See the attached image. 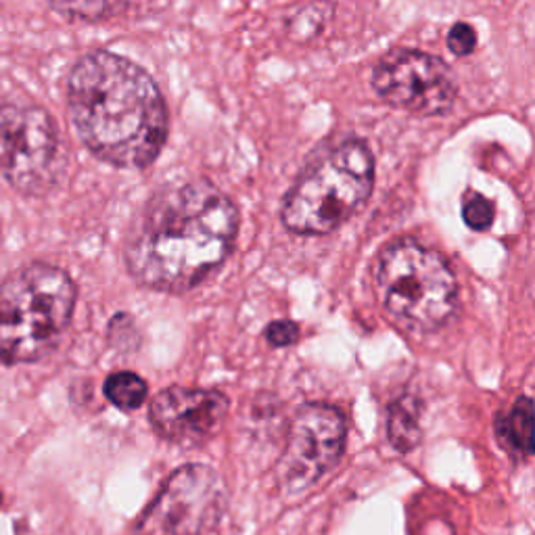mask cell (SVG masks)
I'll use <instances>...</instances> for the list:
<instances>
[{
  "instance_id": "1",
  "label": "cell",
  "mask_w": 535,
  "mask_h": 535,
  "mask_svg": "<svg viewBox=\"0 0 535 535\" xmlns=\"http://www.w3.org/2000/svg\"><path fill=\"white\" fill-rule=\"evenodd\" d=\"M239 224L237 205L214 182L164 184L134 216L124 239V264L145 289L186 293L224 266Z\"/></svg>"
},
{
  "instance_id": "2",
  "label": "cell",
  "mask_w": 535,
  "mask_h": 535,
  "mask_svg": "<svg viewBox=\"0 0 535 535\" xmlns=\"http://www.w3.org/2000/svg\"><path fill=\"white\" fill-rule=\"evenodd\" d=\"M67 109L84 147L115 168H149L168 141V107L157 82L111 51L76 61L67 76Z\"/></svg>"
},
{
  "instance_id": "3",
  "label": "cell",
  "mask_w": 535,
  "mask_h": 535,
  "mask_svg": "<svg viewBox=\"0 0 535 535\" xmlns=\"http://www.w3.org/2000/svg\"><path fill=\"white\" fill-rule=\"evenodd\" d=\"M375 157L360 138L322 149L283 199L281 222L297 237H324L356 216L375 189Z\"/></svg>"
},
{
  "instance_id": "4",
  "label": "cell",
  "mask_w": 535,
  "mask_h": 535,
  "mask_svg": "<svg viewBox=\"0 0 535 535\" xmlns=\"http://www.w3.org/2000/svg\"><path fill=\"white\" fill-rule=\"evenodd\" d=\"M78 291L65 270L34 262L0 285V360L26 364L49 356L72 322Z\"/></svg>"
},
{
  "instance_id": "5",
  "label": "cell",
  "mask_w": 535,
  "mask_h": 535,
  "mask_svg": "<svg viewBox=\"0 0 535 535\" xmlns=\"http://www.w3.org/2000/svg\"><path fill=\"white\" fill-rule=\"evenodd\" d=\"M375 291L387 316L408 333L444 329L458 310V281L439 251L410 237L391 241L377 258Z\"/></svg>"
},
{
  "instance_id": "6",
  "label": "cell",
  "mask_w": 535,
  "mask_h": 535,
  "mask_svg": "<svg viewBox=\"0 0 535 535\" xmlns=\"http://www.w3.org/2000/svg\"><path fill=\"white\" fill-rule=\"evenodd\" d=\"M63 166L61 136L49 113L36 105L0 107V178L23 195H42Z\"/></svg>"
},
{
  "instance_id": "7",
  "label": "cell",
  "mask_w": 535,
  "mask_h": 535,
  "mask_svg": "<svg viewBox=\"0 0 535 535\" xmlns=\"http://www.w3.org/2000/svg\"><path fill=\"white\" fill-rule=\"evenodd\" d=\"M226 506V485L212 467L176 469L138 519L136 535H203L212 531Z\"/></svg>"
},
{
  "instance_id": "8",
  "label": "cell",
  "mask_w": 535,
  "mask_h": 535,
  "mask_svg": "<svg viewBox=\"0 0 535 535\" xmlns=\"http://www.w3.org/2000/svg\"><path fill=\"white\" fill-rule=\"evenodd\" d=\"M347 439L345 416L329 404H306L293 416L276 481L287 498L306 496L339 462Z\"/></svg>"
},
{
  "instance_id": "9",
  "label": "cell",
  "mask_w": 535,
  "mask_h": 535,
  "mask_svg": "<svg viewBox=\"0 0 535 535\" xmlns=\"http://www.w3.org/2000/svg\"><path fill=\"white\" fill-rule=\"evenodd\" d=\"M372 88L381 101L418 118H439L452 111L458 84L452 69L435 55L393 49L372 67Z\"/></svg>"
},
{
  "instance_id": "10",
  "label": "cell",
  "mask_w": 535,
  "mask_h": 535,
  "mask_svg": "<svg viewBox=\"0 0 535 535\" xmlns=\"http://www.w3.org/2000/svg\"><path fill=\"white\" fill-rule=\"evenodd\" d=\"M230 402L222 391L174 385L151 400L153 429L176 446H199L214 437L228 416Z\"/></svg>"
},
{
  "instance_id": "11",
  "label": "cell",
  "mask_w": 535,
  "mask_h": 535,
  "mask_svg": "<svg viewBox=\"0 0 535 535\" xmlns=\"http://www.w3.org/2000/svg\"><path fill=\"white\" fill-rule=\"evenodd\" d=\"M531 425H533V402L527 395L519 398L508 414L498 418V437L502 444L517 456H531Z\"/></svg>"
},
{
  "instance_id": "12",
  "label": "cell",
  "mask_w": 535,
  "mask_h": 535,
  "mask_svg": "<svg viewBox=\"0 0 535 535\" xmlns=\"http://www.w3.org/2000/svg\"><path fill=\"white\" fill-rule=\"evenodd\" d=\"M49 3L65 19L99 23L124 15L138 0H49Z\"/></svg>"
},
{
  "instance_id": "13",
  "label": "cell",
  "mask_w": 535,
  "mask_h": 535,
  "mask_svg": "<svg viewBox=\"0 0 535 535\" xmlns=\"http://www.w3.org/2000/svg\"><path fill=\"white\" fill-rule=\"evenodd\" d=\"M105 398L120 410H136L147 402L149 387L143 377H138L136 372L122 370L113 372L105 381Z\"/></svg>"
},
{
  "instance_id": "14",
  "label": "cell",
  "mask_w": 535,
  "mask_h": 535,
  "mask_svg": "<svg viewBox=\"0 0 535 535\" xmlns=\"http://www.w3.org/2000/svg\"><path fill=\"white\" fill-rule=\"evenodd\" d=\"M389 441L398 452H410L421 441V425L412 400H400L389 410Z\"/></svg>"
},
{
  "instance_id": "15",
  "label": "cell",
  "mask_w": 535,
  "mask_h": 535,
  "mask_svg": "<svg viewBox=\"0 0 535 535\" xmlns=\"http://www.w3.org/2000/svg\"><path fill=\"white\" fill-rule=\"evenodd\" d=\"M462 220L471 230H490L496 220V207L479 193H469L462 203Z\"/></svg>"
},
{
  "instance_id": "16",
  "label": "cell",
  "mask_w": 535,
  "mask_h": 535,
  "mask_svg": "<svg viewBox=\"0 0 535 535\" xmlns=\"http://www.w3.org/2000/svg\"><path fill=\"white\" fill-rule=\"evenodd\" d=\"M448 49L456 57H469L477 49V32L467 21H458L448 32Z\"/></svg>"
},
{
  "instance_id": "17",
  "label": "cell",
  "mask_w": 535,
  "mask_h": 535,
  "mask_svg": "<svg viewBox=\"0 0 535 535\" xmlns=\"http://www.w3.org/2000/svg\"><path fill=\"white\" fill-rule=\"evenodd\" d=\"M299 335V327L293 320H274L264 331V337L272 347L295 345L299 341Z\"/></svg>"
},
{
  "instance_id": "18",
  "label": "cell",
  "mask_w": 535,
  "mask_h": 535,
  "mask_svg": "<svg viewBox=\"0 0 535 535\" xmlns=\"http://www.w3.org/2000/svg\"><path fill=\"white\" fill-rule=\"evenodd\" d=\"M0 502H3V498H0Z\"/></svg>"
}]
</instances>
